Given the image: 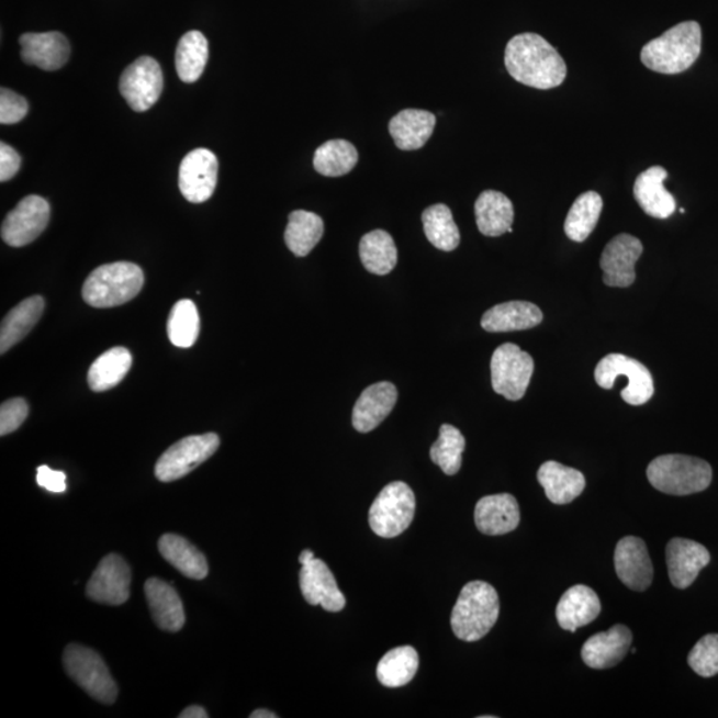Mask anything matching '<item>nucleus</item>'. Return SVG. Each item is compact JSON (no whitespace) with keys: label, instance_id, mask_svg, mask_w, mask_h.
I'll return each instance as SVG.
<instances>
[{"label":"nucleus","instance_id":"obj_6","mask_svg":"<svg viewBox=\"0 0 718 718\" xmlns=\"http://www.w3.org/2000/svg\"><path fill=\"white\" fill-rule=\"evenodd\" d=\"M415 514V495L405 482L388 484L375 497L369 512L371 530L378 537L392 539L411 527Z\"/></svg>","mask_w":718,"mask_h":718},{"label":"nucleus","instance_id":"obj_38","mask_svg":"<svg viewBox=\"0 0 718 718\" xmlns=\"http://www.w3.org/2000/svg\"><path fill=\"white\" fill-rule=\"evenodd\" d=\"M358 150L351 143L329 141L319 146L313 157L314 169L326 178H341L357 166Z\"/></svg>","mask_w":718,"mask_h":718},{"label":"nucleus","instance_id":"obj_28","mask_svg":"<svg viewBox=\"0 0 718 718\" xmlns=\"http://www.w3.org/2000/svg\"><path fill=\"white\" fill-rule=\"evenodd\" d=\"M475 217L479 232L487 237H500L513 233L514 205L506 194L484 191L475 203Z\"/></svg>","mask_w":718,"mask_h":718},{"label":"nucleus","instance_id":"obj_11","mask_svg":"<svg viewBox=\"0 0 718 718\" xmlns=\"http://www.w3.org/2000/svg\"><path fill=\"white\" fill-rule=\"evenodd\" d=\"M164 77L159 63L142 56L124 69L120 78V93L136 112H146L161 97Z\"/></svg>","mask_w":718,"mask_h":718},{"label":"nucleus","instance_id":"obj_3","mask_svg":"<svg viewBox=\"0 0 718 718\" xmlns=\"http://www.w3.org/2000/svg\"><path fill=\"white\" fill-rule=\"evenodd\" d=\"M500 596L486 582H470L459 594L451 614V628L459 640L478 641L495 626L500 617Z\"/></svg>","mask_w":718,"mask_h":718},{"label":"nucleus","instance_id":"obj_35","mask_svg":"<svg viewBox=\"0 0 718 718\" xmlns=\"http://www.w3.org/2000/svg\"><path fill=\"white\" fill-rule=\"evenodd\" d=\"M210 58V46L200 31H189L176 48V69L184 83H194L203 75Z\"/></svg>","mask_w":718,"mask_h":718},{"label":"nucleus","instance_id":"obj_37","mask_svg":"<svg viewBox=\"0 0 718 718\" xmlns=\"http://www.w3.org/2000/svg\"><path fill=\"white\" fill-rule=\"evenodd\" d=\"M419 666V657L413 647H399L388 652L377 666V677L388 688H400L412 682Z\"/></svg>","mask_w":718,"mask_h":718},{"label":"nucleus","instance_id":"obj_5","mask_svg":"<svg viewBox=\"0 0 718 718\" xmlns=\"http://www.w3.org/2000/svg\"><path fill=\"white\" fill-rule=\"evenodd\" d=\"M710 464L700 458L670 453L648 465L647 476L652 486L670 495H691L707 490L711 482Z\"/></svg>","mask_w":718,"mask_h":718},{"label":"nucleus","instance_id":"obj_26","mask_svg":"<svg viewBox=\"0 0 718 718\" xmlns=\"http://www.w3.org/2000/svg\"><path fill=\"white\" fill-rule=\"evenodd\" d=\"M541 321L543 313L537 305L526 301H509L484 313L481 325L490 333H505L532 329Z\"/></svg>","mask_w":718,"mask_h":718},{"label":"nucleus","instance_id":"obj_10","mask_svg":"<svg viewBox=\"0 0 718 718\" xmlns=\"http://www.w3.org/2000/svg\"><path fill=\"white\" fill-rule=\"evenodd\" d=\"M218 446L220 438L214 433L181 439L162 453L156 463L155 475L160 482L178 481L207 461Z\"/></svg>","mask_w":718,"mask_h":718},{"label":"nucleus","instance_id":"obj_42","mask_svg":"<svg viewBox=\"0 0 718 718\" xmlns=\"http://www.w3.org/2000/svg\"><path fill=\"white\" fill-rule=\"evenodd\" d=\"M688 664L698 676H716L718 673V635L710 633L698 640L689 653Z\"/></svg>","mask_w":718,"mask_h":718},{"label":"nucleus","instance_id":"obj_40","mask_svg":"<svg viewBox=\"0 0 718 718\" xmlns=\"http://www.w3.org/2000/svg\"><path fill=\"white\" fill-rule=\"evenodd\" d=\"M168 337L178 348L188 349L198 341L200 317L197 305L191 300L176 302L169 314Z\"/></svg>","mask_w":718,"mask_h":718},{"label":"nucleus","instance_id":"obj_17","mask_svg":"<svg viewBox=\"0 0 718 718\" xmlns=\"http://www.w3.org/2000/svg\"><path fill=\"white\" fill-rule=\"evenodd\" d=\"M615 570L628 588L638 592L650 588L653 565L644 540L636 537L622 538L615 550Z\"/></svg>","mask_w":718,"mask_h":718},{"label":"nucleus","instance_id":"obj_1","mask_svg":"<svg viewBox=\"0 0 718 718\" xmlns=\"http://www.w3.org/2000/svg\"><path fill=\"white\" fill-rule=\"evenodd\" d=\"M505 65L518 83L537 90L557 88L566 78L562 55L538 34L514 36L506 47Z\"/></svg>","mask_w":718,"mask_h":718},{"label":"nucleus","instance_id":"obj_30","mask_svg":"<svg viewBox=\"0 0 718 718\" xmlns=\"http://www.w3.org/2000/svg\"><path fill=\"white\" fill-rule=\"evenodd\" d=\"M161 557L175 566L181 575L194 581H203L210 572V566L203 553L186 538L175 534H166L159 540Z\"/></svg>","mask_w":718,"mask_h":718},{"label":"nucleus","instance_id":"obj_22","mask_svg":"<svg viewBox=\"0 0 718 718\" xmlns=\"http://www.w3.org/2000/svg\"><path fill=\"white\" fill-rule=\"evenodd\" d=\"M24 63L36 66L44 71H56L69 59L71 48L67 37L60 33L24 34L19 40Z\"/></svg>","mask_w":718,"mask_h":718},{"label":"nucleus","instance_id":"obj_19","mask_svg":"<svg viewBox=\"0 0 718 718\" xmlns=\"http://www.w3.org/2000/svg\"><path fill=\"white\" fill-rule=\"evenodd\" d=\"M399 390L392 382H380L363 390L352 408V426L359 433H370L392 413Z\"/></svg>","mask_w":718,"mask_h":718},{"label":"nucleus","instance_id":"obj_4","mask_svg":"<svg viewBox=\"0 0 718 718\" xmlns=\"http://www.w3.org/2000/svg\"><path fill=\"white\" fill-rule=\"evenodd\" d=\"M143 285L144 273L136 263H105L88 276L83 285V299L93 307H115L134 300Z\"/></svg>","mask_w":718,"mask_h":718},{"label":"nucleus","instance_id":"obj_36","mask_svg":"<svg viewBox=\"0 0 718 718\" xmlns=\"http://www.w3.org/2000/svg\"><path fill=\"white\" fill-rule=\"evenodd\" d=\"M603 211L601 194L590 191L581 194L566 214L564 232L575 243H583L596 228Z\"/></svg>","mask_w":718,"mask_h":718},{"label":"nucleus","instance_id":"obj_20","mask_svg":"<svg viewBox=\"0 0 718 718\" xmlns=\"http://www.w3.org/2000/svg\"><path fill=\"white\" fill-rule=\"evenodd\" d=\"M475 525L484 535H506L518 528L520 509L512 494H497L482 497L475 506Z\"/></svg>","mask_w":718,"mask_h":718},{"label":"nucleus","instance_id":"obj_43","mask_svg":"<svg viewBox=\"0 0 718 718\" xmlns=\"http://www.w3.org/2000/svg\"><path fill=\"white\" fill-rule=\"evenodd\" d=\"M29 415L27 402L23 399H12L2 403L0 407V436H9V434L18 430L26 420Z\"/></svg>","mask_w":718,"mask_h":718},{"label":"nucleus","instance_id":"obj_49","mask_svg":"<svg viewBox=\"0 0 718 718\" xmlns=\"http://www.w3.org/2000/svg\"><path fill=\"white\" fill-rule=\"evenodd\" d=\"M314 558H316V557H314V553L311 550H305V551L301 552V556H300L299 560H300V563L302 565H304V564L311 562V560H313Z\"/></svg>","mask_w":718,"mask_h":718},{"label":"nucleus","instance_id":"obj_48","mask_svg":"<svg viewBox=\"0 0 718 718\" xmlns=\"http://www.w3.org/2000/svg\"><path fill=\"white\" fill-rule=\"evenodd\" d=\"M250 718H277V715L267 709H257L250 715Z\"/></svg>","mask_w":718,"mask_h":718},{"label":"nucleus","instance_id":"obj_31","mask_svg":"<svg viewBox=\"0 0 718 718\" xmlns=\"http://www.w3.org/2000/svg\"><path fill=\"white\" fill-rule=\"evenodd\" d=\"M44 311V300L33 295L12 308L4 317L0 329V352L4 355L12 346L21 343L41 319Z\"/></svg>","mask_w":718,"mask_h":718},{"label":"nucleus","instance_id":"obj_18","mask_svg":"<svg viewBox=\"0 0 718 718\" xmlns=\"http://www.w3.org/2000/svg\"><path fill=\"white\" fill-rule=\"evenodd\" d=\"M710 562V553L697 541L675 538L666 546V565L676 588H688Z\"/></svg>","mask_w":718,"mask_h":718},{"label":"nucleus","instance_id":"obj_13","mask_svg":"<svg viewBox=\"0 0 718 718\" xmlns=\"http://www.w3.org/2000/svg\"><path fill=\"white\" fill-rule=\"evenodd\" d=\"M217 178V157L205 148L192 150L180 164L179 188L189 203L200 204L210 200L216 189Z\"/></svg>","mask_w":718,"mask_h":718},{"label":"nucleus","instance_id":"obj_32","mask_svg":"<svg viewBox=\"0 0 718 718\" xmlns=\"http://www.w3.org/2000/svg\"><path fill=\"white\" fill-rule=\"evenodd\" d=\"M132 355L128 349L117 346L103 352L88 370V385L93 392H105L119 385L128 374Z\"/></svg>","mask_w":718,"mask_h":718},{"label":"nucleus","instance_id":"obj_21","mask_svg":"<svg viewBox=\"0 0 718 718\" xmlns=\"http://www.w3.org/2000/svg\"><path fill=\"white\" fill-rule=\"evenodd\" d=\"M632 644V632L617 625L607 632L596 633L584 642L582 658L594 670H608L627 657Z\"/></svg>","mask_w":718,"mask_h":718},{"label":"nucleus","instance_id":"obj_45","mask_svg":"<svg viewBox=\"0 0 718 718\" xmlns=\"http://www.w3.org/2000/svg\"><path fill=\"white\" fill-rule=\"evenodd\" d=\"M66 474L63 471H55L48 465H41L36 472V482L41 487L52 493H65L67 489Z\"/></svg>","mask_w":718,"mask_h":718},{"label":"nucleus","instance_id":"obj_39","mask_svg":"<svg viewBox=\"0 0 718 718\" xmlns=\"http://www.w3.org/2000/svg\"><path fill=\"white\" fill-rule=\"evenodd\" d=\"M424 222L425 235L434 247L444 251H452L461 243V233H459L456 222H453L450 207L445 204L428 206L422 214Z\"/></svg>","mask_w":718,"mask_h":718},{"label":"nucleus","instance_id":"obj_34","mask_svg":"<svg viewBox=\"0 0 718 718\" xmlns=\"http://www.w3.org/2000/svg\"><path fill=\"white\" fill-rule=\"evenodd\" d=\"M359 257L370 273L386 276L399 262V250L388 232L377 229L362 237L359 243Z\"/></svg>","mask_w":718,"mask_h":718},{"label":"nucleus","instance_id":"obj_7","mask_svg":"<svg viewBox=\"0 0 718 718\" xmlns=\"http://www.w3.org/2000/svg\"><path fill=\"white\" fill-rule=\"evenodd\" d=\"M68 676L83 688L94 700L113 704L117 697V686L109 667L97 652L83 646L71 644L63 654Z\"/></svg>","mask_w":718,"mask_h":718},{"label":"nucleus","instance_id":"obj_12","mask_svg":"<svg viewBox=\"0 0 718 718\" xmlns=\"http://www.w3.org/2000/svg\"><path fill=\"white\" fill-rule=\"evenodd\" d=\"M49 213L47 200L35 194L24 198L4 218L3 242L14 248L26 247L47 228Z\"/></svg>","mask_w":718,"mask_h":718},{"label":"nucleus","instance_id":"obj_47","mask_svg":"<svg viewBox=\"0 0 718 718\" xmlns=\"http://www.w3.org/2000/svg\"><path fill=\"white\" fill-rule=\"evenodd\" d=\"M179 717L180 718H206L210 717V715L206 714V710L204 708L199 707V705H192V707L182 710V714H180Z\"/></svg>","mask_w":718,"mask_h":718},{"label":"nucleus","instance_id":"obj_15","mask_svg":"<svg viewBox=\"0 0 718 718\" xmlns=\"http://www.w3.org/2000/svg\"><path fill=\"white\" fill-rule=\"evenodd\" d=\"M642 254V244L627 233L610 239L601 258L603 281L608 287L628 288L636 280L635 266Z\"/></svg>","mask_w":718,"mask_h":718},{"label":"nucleus","instance_id":"obj_25","mask_svg":"<svg viewBox=\"0 0 718 718\" xmlns=\"http://www.w3.org/2000/svg\"><path fill=\"white\" fill-rule=\"evenodd\" d=\"M146 597L154 621L162 631L179 632L186 625V613L178 592L157 577L148 579Z\"/></svg>","mask_w":718,"mask_h":718},{"label":"nucleus","instance_id":"obj_27","mask_svg":"<svg viewBox=\"0 0 718 718\" xmlns=\"http://www.w3.org/2000/svg\"><path fill=\"white\" fill-rule=\"evenodd\" d=\"M437 117L424 110H405L390 120L389 131L395 146L402 150H417L425 146L436 128Z\"/></svg>","mask_w":718,"mask_h":718},{"label":"nucleus","instance_id":"obj_44","mask_svg":"<svg viewBox=\"0 0 718 718\" xmlns=\"http://www.w3.org/2000/svg\"><path fill=\"white\" fill-rule=\"evenodd\" d=\"M27 113V100L9 88H2L0 91V123L16 124L22 122Z\"/></svg>","mask_w":718,"mask_h":718},{"label":"nucleus","instance_id":"obj_41","mask_svg":"<svg viewBox=\"0 0 718 718\" xmlns=\"http://www.w3.org/2000/svg\"><path fill=\"white\" fill-rule=\"evenodd\" d=\"M465 449L463 434L457 427L442 425L439 438L431 446V461L439 465L446 475H456L462 468V456Z\"/></svg>","mask_w":718,"mask_h":718},{"label":"nucleus","instance_id":"obj_46","mask_svg":"<svg viewBox=\"0 0 718 718\" xmlns=\"http://www.w3.org/2000/svg\"><path fill=\"white\" fill-rule=\"evenodd\" d=\"M21 156L9 144H0V180L9 181L21 168Z\"/></svg>","mask_w":718,"mask_h":718},{"label":"nucleus","instance_id":"obj_33","mask_svg":"<svg viewBox=\"0 0 718 718\" xmlns=\"http://www.w3.org/2000/svg\"><path fill=\"white\" fill-rule=\"evenodd\" d=\"M325 232L324 220L318 214L307 211H294L289 214L285 243L294 256L305 257L317 247Z\"/></svg>","mask_w":718,"mask_h":718},{"label":"nucleus","instance_id":"obj_9","mask_svg":"<svg viewBox=\"0 0 718 718\" xmlns=\"http://www.w3.org/2000/svg\"><path fill=\"white\" fill-rule=\"evenodd\" d=\"M532 374V357L514 344L500 346L491 358L494 392L508 401H519L525 396Z\"/></svg>","mask_w":718,"mask_h":718},{"label":"nucleus","instance_id":"obj_14","mask_svg":"<svg viewBox=\"0 0 718 718\" xmlns=\"http://www.w3.org/2000/svg\"><path fill=\"white\" fill-rule=\"evenodd\" d=\"M131 569L116 553H110L94 570L87 584V596L91 601L109 606H122L130 598Z\"/></svg>","mask_w":718,"mask_h":718},{"label":"nucleus","instance_id":"obj_29","mask_svg":"<svg viewBox=\"0 0 718 718\" xmlns=\"http://www.w3.org/2000/svg\"><path fill=\"white\" fill-rule=\"evenodd\" d=\"M538 481L548 500L556 505H566L575 501L585 489V478L581 471L553 461L540 465Z\"/></svg>","mask_w":718,"mask_h":718},{"label":"nucleus","instance_id":"obj_8","mask_svg":"<svg viewBox=\"0 0 718 718\" xmlns=\"http://www.w3.org/2000/svg\"><path fill=\"white\" fill-rule=\"evenodd\" d=\"M621 375L628 380L627 388L621 392V399L628 405L641 406L652 399L654 385L651 371L638 359L625 355H608L595 369V381L603 389H613L617 378Z\"/></svg>","mask_w":718,"mask_h":718},{"label":"nucleus","instance_id":"obj_16","mask_svg":"<svg viewBox=\"0 0 718 718\" xmlns=\"http://www.w3.org/2000/svg\"><path fill=\"white\" fill-rule=\"evenodd\" d=\"M300 588L311 606H321L327 613H339L346 606V598L338 588L336 577L321 559L314 558L302 565Z\"/></svg>","mask_w":718,"mask_h":718},{"label":"nucleus","instance_id":"obj_23","mask_svg":"<svg viewBox=\"0 0 718 718\" xmlns=\"http://www.w3.org/2000/svg\"><path fill=\"white\" fill-rule=\"evenodd\" d=\"M666 178V169L654 166L640 173L635 181V199L648 216L664 220L676 211V200L664 187Z\"/></svg>","mask_w":718,"mask_h":718},{"label":"nucleus","instance_id":"obj_24","mask_svg":"<svg viewBox=\"0 0 718 718\" xmlns=\"http://www.w3.org/2000/svg\"><path fill=\"white\" fill-rule=\"evenodd\" d=\"M601 598L587 585H573L566 590L557 607V620L565 631L575 632L588 626L601 614Z\"/></svg>","mask_w":718,"mask_h":718},{"label":"nucleus","instance_id":"obj_2","mask_svg":"<svg viewBox=\"0 0 718 718\" xmlns=\"http://www.w3.org/2000/svg\"><path fill=\"white\" fill-rule=\"evenodd\" d=\"M703 34L697 22H684L646 44L641 61L648 69L665 75L686 71L702 54Z\"/></svg>","mask_w":718,"mask_h":718}]
</instances>
